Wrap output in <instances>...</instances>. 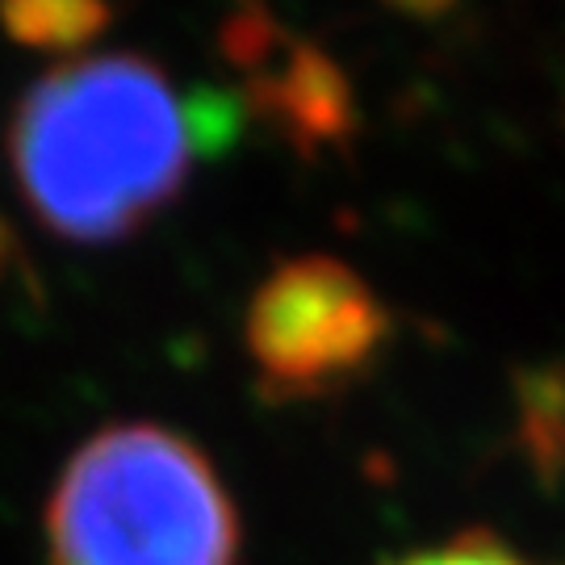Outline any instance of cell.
Wrapping results in <instances>:
<instances>
[{
  "label": "cell",
  "instance_id": "4",
  "mask_svg": "<svg viewBox=\"0 0 565 565\" xmlns=\"http://www.w3.org/2000/svg\"><path fill=\"white\" fill-rule=\"evenodd\" d=\"M226 55L256 72V97L298 142H335L352 121L348 81L310 42H285L268 9H243L226 21Z\"/></svg>",
  "mask_w": 565,
  "mask_h": 565
},
{
  "label": "cell",
  "instance_id": "3",
  "mask_svg": "<svg viewBox=\"0 0 565 565\" xmlns=\"http://www.w3.org/2000/svg\"><path fill=\"white\" fill-rule=\"evenodd\" d=\"M390 335V310L356 268L298 256L252 294L243 343L260 390L277 403L323 398L356 382Z\"/></svg>",
  "mask_w": 565,
  "mask_h": 565
},
{
  "label": "cell",
  "instance_id": "5",
  "mask_svg": "<svg viewBox=\"0 0 565 565\" xmlns=\"http://www.w3.org/2000/svg\"><path fill=\"white\" fill-rule=\"evenodd\" d=\"M4 34L30 51L81 55L105 34L109 4L105 0H0Z\"/></svg>",
  "mask_w": 565,
  "mask_h": 565
},
{
  "label": "cell",
  "instance_id": "7",
  "mask_svg": "<svg viewBox=\"0 0 565 565\" xmlns=\"http://www.w3.org/2000/svg\"><path fill=\"white\" fill-rule=\"evenodd\" d=\"M382 4H390V9L403 13V18H440L457 0H382Z\"/></svg>",
  "mask_w": 565,
  "mask_h": 565
},
{
  "label": "cell",
  "instance_id": "6",
  "mask_svg": "<svg viewBox=\"0 0 565 565\" xmlns=\"http://www.w3.org/2000/svg\"><path fill=\"white\" fill-rule=\"evenodd\" d=\"M394 565H536L527 562L520 548H511L507 541L490 536V532H461L445 545H431L411 553Z\"/></svg>",
  "mask_w": 565,
  "mask_h": 565
},
{
  "label": "cell",
  "instance_id": "2",
  "mask_svg": "<svg viewBox=\"0 0 565 565\" xmlns=\"http://www.w3.org/2000/svg\"><path fill=\"white\" fill-rule=\"evenodd\" d=\"M51 565H235L239 511L181 431L114 424L84 440L46 499Z\"/></svg>",
  "mask_w": 565,
  "mask_h": 565
},
{
  "label": "cell",
  "instance_id": "1",
  "mask_svg": "<svg viewBox=\"0 0 565 565\" xmlns=\"http://www.w3.org/2000/svg\"><path fill=\"white\" fill-rule=\"evenodd\" d=\"M202 151L198 109L156 60L135 51L51 67L13 109L18 193L60 239H130L181 198Z\"/></svg>",
  "mask_w": 565,
  "mask_h": 565
}]
</instances>
